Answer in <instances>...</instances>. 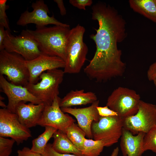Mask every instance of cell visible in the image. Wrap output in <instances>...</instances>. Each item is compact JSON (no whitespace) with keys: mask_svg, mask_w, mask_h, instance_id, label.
<instances>
[{"mask_svg":"<svg viewBox=\"0 0 156 156\" xmlns=\"http://www.w3.org/2000/svg\"><path fill=\"white\" fill-rule=\"evenodd\" d=\"M92 20L98 22L95 34L90 36L94 42V55L84 72L89 79L96 81H106L121 76L124 73L126 64L121 59V50L118 43L127 36L126 22L114 7L102 2H98L92 8Z\"/></svg>","mask_w":156,"mask_h":156,"instance_id":"6da1fadb","label":"cell"},{"mask_svg":"<svg viewBox=\"0 0 156 156\" xmlns=\"http://www.w3.org/2000/svg\"><path fill=\"white\" fill-rule=\"evenodd\" d=\"M35 30H23L21 34L33 39L42 52L51 56L58 57L65 62L66 50L70 27L55 25L36 27Z\"/></svg>","mask_w":156,"mask_h":156,"instance_id":"7a4b0ae2","label":"cell"},{"mask_svg":"<svg viewBox=\"0 0 156 156\" xmlns=\"http://www.w3.org/2000/svg\"><path fill=\"white\" fill-rule=\"evenodd\" d=\"M84 27L79 24L70 29L67 43L64 73H79L86 60L88 49L83 41Z\"/></svg>","mask_w":156,"mask_h":156,"instance_id":"3957f363","label":"cell"},{"mask_svg":"<svg viewBox=\"0 0 156 156\" xmlns=\"http://www.w3.org/2000/svg\"><path fill=\"white\" fill-rule=\"evenodd\" d=\"M60 69L49 70L42 73L40 81L35 84L28 83L25 87L33 95L40 99L45 106L50 105L59 94L60 85L64 74Z\"/></svg>","mask_w":156,"mask_h":156,"instance_id":"277c9868","label":"cell"},{"mask_svg":"<svg viewBox=\"0 0 156 156\" xmlns=\"http://www.w3.org/2000/svg\"><path fill=\"white\" fill-rule=\"evenodd\" d=\"M0 74L5 76L11 83L25 87L29 82V73L25 60L21 55L0 51Z\"/></svg>","mask_w":156,"mask_h":156,"instance_id":"5b68a950","label":"cell"},{"mask_svg":"<svg viewBox=\"0 0 156 156\" xmlns=\"http://www.w3.org/2000/svg\"><path fill=\"white\" fill-rule=\"evenodd\" d=\"M140 100V95L134 90L119 87L109 96L106 105L123 119L137 113Z\"/></svg>","mask_w":156,"mask_h":156,"instance_id":"8992f818","label":"cell"},{"mask_svg":"<svg viewBox=\"0 0 156 156\" xmlns=\"http://www.w3.org/2000/svg\"><path fill=\"white\" fill-rule=\"evenodd\" d=\"M123 128L122 119L119 116H100L98 121H93L91 129L93 138L102 141L105 147L118 142Z\"/></svg>","mask_w":156,"mask_h":156,"instance_id":"52a82bcc","label":"cell"},{"mask_svg":"<svg viewBox=\"0 0 156 156\" xmlns=\"http://www.w3.org/2000/svg\"><path fill=\"white\" fill-rule=\"evenodd\" d=\"M123 128L133 135L145 133L156 125V105L140 100L137 113L122 119Z\"/></svg>","mask_w":156,"mask_h":156,"instance_id":"ba28073f","label":"cell"},{"mask_svg":"<svg viewBox=\"0 0 156 156\" xmlns=\"http://www.w3.org/2000/svg\"><path fill=\"white\" fill-rule=\"evenodd\" d=\"M3 49L17 53L27 61L34 59L43 53L32 39L21 34L14 36L7 30L1 50Z\"/></svg>","mask_w":156,"mask_h":156,"instance_id":"9c48e42d","label":"cell"},{"mask_svg":"<svg viewBox=\"0 0 156 156\" xmlns=\"http://www.w3.org/2000/svg\"><path fill=\"white\" fill-rule=\"evenodd\" d=\"M31 136L29 129L21 123L15 113L7 108L0 109V137H10L18 145Z\"/></svg>","mask_w":156,"mask_h":156,"instance_id":"30bf717a","label":"cell"},{"mask_svg":"<svg viewBox=\"0 0 156 156\" xmlns=\"http://www.w3.org/2000/svg\"><path fill=\"white\" fill-rule=\"evenodd\" d=\"M61 99L56 96L51 105L45 106L38 125L50 126L65 133L67 128L75 122V120L65 113L60 106Z\"/></svg>","mask_w":156,"mask_h":156,"instance_id":"8fae6325","label":"cell"},{"mask_svg":"<svg viewBox=\"0 0 156 156\" xmlns=\"http://www.w3.org/2000/svg\"><path fill=\"white\" fill-rule=\"evenodd\" d=\"M33 10L31 12L26 10L22 13L16 22L17 25L25 26L28 24L34 23L36 27L46 26L53 24L65 27H70L69 25L58 21L53 15L49 16V11L47 4L43 0L36 1L32 3Z\"/></svg>","mask_w":156,"mask_h":156,"instance_id":"7c38bea8","label":"cell"},{"mask_svg":"<svg viewBox=\"0 0 156 156\" xmlns=\"http://www.w3.org/2000/svg\"><path fill=\"white\" fill-rule=\"evenodd\" d=\"M0 87L8 98L7 108L12 112L15 113L16 106L21 101L29 102L36 104L43 103L25 87L13 84L8 81L4 76L0 75Z\"/></svg>","mask_w":156,"mask_h":156,"instance_id":"4fadbf2b","label":"cell"},{"mask_svg":"<svg viewBox=\"0 0 156 156\" xmlns=\"http://www.w3.org/2000/svg\"><path fill=\"white\" fill-rule=\"evenodd\" d=\"M25 64L29 73V83L35 84L38 82L39 77L47 70L64 68L65 62L61 58L50 56L42 53L31 60H25Z\"/></svg>","mask_w":156,"mask_h":156,"instance_id":"5bb4252c","label":"cell"},{"mask_svg":"<svg viewBox=\"0 0 156 156\" xmlns=\"http://www.w3.org/2000/svg\"><path fill=\"white\" fill-rule=\"evenodd\" d=\"M99 100L96 101L89 106L82 108L71 107L61 108L64 112L73 116L76 118L78 126L84 131L86 136L90 139L93 138L91 132V125L93 121L99 120L97 107L99 106Z\"/></svg>","mask_w":156,"mask_h":156,"instance_id":"9a60e30c","label":"cell"},{"mask_svg":"<svg viewBox=\"0 0 156 156\" xmlns=\"http://www.w3.org/2000/svg\"><path fill=\"white\" fill-rule=\"evenodd\" d=\"M26 102H20L16 107L15 113L19 120L24 126L29 128L38 125L44 110L43 103L36 104Z\"/></svg>","mask_w":156,"mask_h":156,"instance_id":"2e32d148","label":"cell"},{"mask_svg":"<svg viewBox=\"0 0 156 156\" xmlns=\"http://www.w3.org/2000/svg\"><path fill=\"white\" fill-rule=\"evenodd\" d=\"M145 133L139 132L134 135L124 128L120 138V146L123 156H142L144 152L143 140Z\"/></svg>","mask_w":156,"mask_h":156,"instance_id":"e0dca14e","label":"cell"},{"mask_svg":"<svg viewBox=\"0 0 156 156\" xmlns=\"http://www.w3.org/2000/svg\"><path fill=\"white\" fill-rule=\"evenodd\" d=\"M97 100L95 94L92 92H85L83 89L72 90L61 99V108L92 104Z\"/></svg>","mask_w":156,"mask_h":156,"instance_id":"ac0fdd59","label":"cell"},{"mask_svg":"<svg viewBox=\"0 0 156 156\" xmlns=\"http://www.w3.org/2000/svg\"><path fill=\"white\" fill-rule=\"evenodd\" d=\"M53 148L56 152L62 154L71 153L77 156H84L68 138L64 132L57 130L53 136Z\"/></svg>","mask_w":156,"mask_h":156,"instance_id":"d6986e66","label":"cell"},{"mask_svg":"<svg viewBox=\"0 0 156 156\" xmlns=\"http://www.w3.org/2000/svg\"><path fill=\"white\" fill-rule=\"evenodd\" d=\"M129 2L134 11L156 23V0H129Z\"/></svg>","mask_w":156,"mask_h":156,"instance_id":"ffe728a7","label":"cell"},{"mask_svg":"<svg viewBox=\"0 0 156 156\" xmlns=\"http://www.w3.org/2000/svg\"><path fill=\"white\" fill-rule=\"evenodd\" d=\"M44 131L32 141L31 150L35 152L42 154L44 151L48 142L57 130L50 126L45 127Z\"/></svg>","mask_w":156,"mask_h":156,"instance_id":"44dd1931","label":"cell"},{"mask_svg":"<svg viewBox=\"0 0 156 156\" xmlns=\"http://www.w3.org/2000/svg\"><path fill=\"white\" fill-rule=\"evenodd\" d=\"M65 133L75 146L81 152L86 136L84 131L74 123L67 128Z\"/></svg>","mask_w":156,"mask_h":156,"instance_id":"7402d4cb","label":"cell"},{"mask_svg":"<svg viewBox=\"0 0 156 156\" xmlns=\"http://www.w3.org/2000/svg\"><path fill=\"white\" fill-rule=\"evenodd\" d=\"M105 147L102 141L85 138L81 151L84 156H98Z\"/></svg>","mask_w":156,"mask_h":156,"instance_id":"603a6c76","label":"cell"},{"mask_svg":"<svg viewBox=\"0 0 156 156\" xmlns=\"http://www.w3.org/2000/svg\"><path fill=\"white\" fill-rule=\"evenodd\" d=\"M143 147L144 152L151 150L156 154V126L145 134L143 140Z\"/></svg>","mask_w":156,"mask_h":156,"instance_id":"cb8c5ba5","label":"cell"},{"mask_svg":"<svg viewBox=\"0 0 156 156\" xmlns=\"http://www.w3.org/2000/svg\"><path fill=\"white\" fill-rule=\"evenodd\" d=\"M15 142V140L12 139L0 137V156H9Z\"/></svg>","mask_w":156,"mask_h":156,"instance_id":"d4e9b609","label":"cell"},{"mask_svg":"<svg viewBox=\"0 0 156 156\" xmlns=\"http://www.w3.org/2000/svg\"><path fill=\"white\" fill-rule=\"evenodd\" d=\"M7 0H0V25L3 26L5 30L10 31L9 21L6 13L8 5L6 4Z\"/></svg>","mask_w":156,"mask_h":156,"instance_id":"484cf974","label":"cell"},{"mask_svg":"<svg viewBox=\"0 0 156 156\" xmlns=\"http://www.w3.org/2000/svg\"><path fill=\"white\" fill-rule=\"evenodd\" d=\"M42 156H77L74 154H62L55 151L52 147V144L48 143L45 147Z\"/></svg>","mask_w":156,"mask_h":156,"instance_id":"4316f807","label":"cell"},{"mask_svg":"<svg viewBox=\"0 0 156 156\" xmlns=\"http://www.w3.org/2000/svg\"><path fill=\"white\" fill-rule=\"evenodd\" d=\"M69 2L73 6L84 10L86 7L90 6L93 2L92 0H70Z\"/></svg>","mask_w":156,"mask_h":156,"instance_id":"83f0119b","label":"cell"},{"mask_svg":"<svg viewBox=\"0 0 156 156\" xmlns=\"http://www.w3.org/2000/svg\"><path fill=\"white\" fill-rule=\"evenodd\" d=\"M97 109L100 116L106 117L118 116L116 112L109 108L107 105L103 107L97 106Z\"/></svg>","mask_w":156,"mask_h":156,"instance_id":"f1b7e54d","label":"cell"},{"mask_svg":"<svg viewBox=\"0 0 156 156\" xmlns=\"http://www.w3.org/2000/svg\"><path fill=\"white\" fill-rule=\"evenodd\" d=\"M17 153V156H42L41 154L32 151L31 149L27 147L18 150Z\"/></svg>","mask_w":156,"mask_h":156,"instance_id":"f546056e","label":"cell"},{"mask_svg":"<svg viewBox=\"0 0 156 156\" xmlns=\"http://www.w3.org/2000/svg\"><path fill=\"white\" fill-rule=\"evenodd\" d=\"M147 75L150 81H153L156 79V62L149 66L147 71Z\"/></svg>","mask_w":156,"mask_h":156,"instance_id":"4dcf8cb0","label":"cell"},{"mask_svg":"<svg viewBox=\"0 0 156 156\" xmlns=\"http://www.w3.org/2000/svg\"><path fill=\"white\" fill-rule=\"evenodd\" d=\"M54 1L57 4L59 9L61 15L62 16L65 15L66 14V10L63 1L62 0H54Z\"/></svg>","mask_w":156,"mask_h":156,"instance_id":"1f68e13d","label":"cell"},{"mask_svg":"<svg viewBox=\"0 0 156 156\" xmlns=\"http://www.w3.org/2000/svg\"><path fill=\"white\" fill-rule=\"evenodd\" d=\"M4 27L0 25V51L2 49L3 43L6 35V30Z\"/></svg>","mask_w":156,"mask_h":156,"instance_id":"d6a6232c","label":"cell"},{"mask_svg":"<svg viewBox=\"0 0 156 156\" xmlns=\"http://www.w3.org/2000/svg\"><path fill=\"white\" fill-rule=\"evenodd\" d=\"M119 151L118 147H117L113 150L110 156H118Z\"/></svg>","mask_w":156,"mask_h":156,"instance_id":"836d02e7","label":"cell"},{"mask_svg":"<svg viewBox=\"0 0 156 156\" xmlns=\"http://www.w3.org/2000/svg\"><path fill=\"white\" fill-rule=\"evenodd\" d=\"M0 106L3 108H7V105L5 104V103L2 100H0Z\"/></svg>","mask_w":156,"mask_h":156,"instance_id":"e575fe53","label":"cell"},{"mask_svg":"<svg viewBox=\"0 0 156 156\" xmlns=\"http://www.w3.org/2000/svg\"><path fill=\"white\" fill-rule=\"evenodd\" d=\"M5 99L1 95H0V100H3Z\"/></svg>","mask_w":156,"mask_h":156,"instance_id":"d590c367","label":"cell"},{"mask_svg":"<svg viewBox=\"0 0 156 156\" xmlns=\"http://www.w3.org/2000/svg\"><path fill=\"white\" fill-rule=\"evenodd\" d=\"M155 86L156 87V79H154L153 81Z\"/></svg>","mask_w":156,"mask_h":156,"instance_id":"8d00e7d4","label":"cell"},{"mask_svg":"<svg viewBox=\"0 0 156 156\" xmlns=\"http://www.w3.org/2000/svg\"></svg>","mask_w":156,"mask_h":156,"instance_id":"74e56055","label":"cell"}]
</instances>
